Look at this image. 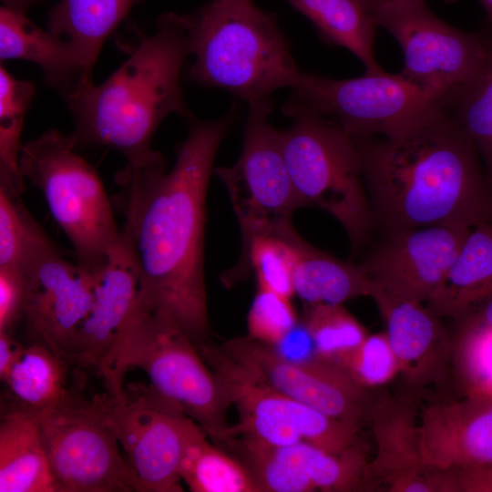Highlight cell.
Listing matches in <instances>:
<instances>
[{"label":"cell","mask_w":492,"mask_h":492,"mask_svg":"<svg viewBox=\"0 0 492 492\" xmlns=\"http://www.w3.org/2000/svg\"><path fill=\"white\" fill-rule=\"evenodd\" d=\"M231 114L190 120L187 138L166 162L116 175L119 204L140 274V307L174 323L195 343L210 330L204 280L206 194L213 161Z\"/></svg>","instance_id":"cell-1"},{"label":"cell","mask_w":492,"mask_h":492,"mask_svg":"<svg viewBox=\"0 0 492 492\" xmlns=\"http://www.w3.org/2000/svg\"><path fill=\"white\" fill-rule=\"evenodd\" d=\"M354 139L373 223L384 236L491 219L476 148L448 108L394 137Z\"/></svg>","instance_id":"cell-2"},{"label":"cell","mask_w":492,"mask_h":492,"mask_svg":"<svg viewBox=\"0 0 492 492\" xmlns=\"http://www.w3.org/2000/svg\"><path fill=\"white\" fill-rule=\"evenodd\" d=\"M189 55L179 15L159 19L158 32L140 36L129 57L102 84L78 82L64 97L74 115L77 145L112 148L127 165L143 168L165 161L152 149L160 122L177 113L190 118L179 84Z\"/></svg>","instance_id":"cell-3"},{"label":"cell","mask_w":492,"mask_h":492,"mask_svg":"<svg viewBox=\"0 0 492 492\" xmlns=\"http://www.w3.org/2000/svg\"><path fill=\"white\" fill-rule=\"evenodd\" d=\"M190 80L222 88L249 106L272 100L280 88L294 89L302 77L277 17L252 0H211L179 15Z\"/></svg>","instance_id":"cell-4"},{"label":"cell","mask_w":492,"mask_h":492,"mask_svg":"<svg viewBox=\"0 0 492 492\" xmlns=\"http://www.w3.org/2000/svg\"><path fill=\"white\" fill-rule=\"evenodd\" d=\"M142 369L151 385L178 404L213 440L225 443L232 405L220 379L200 355L196 343L166 319L137 311L117 346L107 393L123 394V377L129 367Z\"/></svg>","instance_id":"cell-5"},{"label":"cell","mask_w":492,"mask_h":492,"mask_svg":"<svg viewBox=\"0 0 492 492\" xmlns=\"http://www.w3.org/2000/svg\"><path fill=\"white\" fill-rule=\"evenodd\" d=\"M283 112L293 121L281 131L282 153L302 206L330 213L359 250L374 223L355 140L296 96Z\"/></svg>","instance_id":"cell-6"},{"label":"cell","mask_w":492,"mask_h":492,"mask_svg":"<svg viewBox=\"0 0 492 492\" xmlns=\"http://www.w3.org/2000/svg\"><path fill=\"white\" fill-rule=\"evenodd\" d=\"M77 146L71 135L50 129L23 144L19 169L24 179L42 191L74 249L77 262L95 270L120 231L99 176L76 152Z\"/></svg>","instance_id":"cell-7"},{"label":"cell","mask_w":492,"mask_h":492,"mask_svg":"<svg viewBox=\"0 0 492 492\" xmlns=\"http://www.w3.org/2000/svg\"><path fill=\"white\" fill-rule=\"evenodd\" d=\"M368 12L401 46L405 63L400 74L447 106L487 65L491 42L446 24L424 0L391 1Z\"/></svg>","instance_id":"cell-8"},{"label":"cell","mask_w":492,"mask_h":492,"mask_svg":"<svg viewBox=\"0 0 492 492\" xmlns=\"http://www.w3.org/2000/svg\"><path fill=\"white\" fill-rule=\"evenodd\" d=\"M91 400L127 454L143 492H179V466L188 438L198 425L151 384L130 383L123 394Z\"/></svg>","instance_id":"cell-9"},{"label":"cell","mask_w":492,"mask_h":492,"mask_svg":"<svg viewBox=\"0 0 492 492\" xmlns=\"http://www.w3.org/2000/svg\"><path fill=\"white\" fill-rule=\"evenodd\" d=\"M36 417L57 492H143L91 399L74 393Z\"/></svg>","instance_id":"cell-10"},{"label":"cell","mask_w":492,"mask_h":492,"mask_svg":"<svg viewBox=\"0 0 492 492\" xmlns=\"http://www.w3.org/2000/svg\"><path fill=\"white\" fill-rule=\"evenodd\" d=\"M249 107L239 159L214 170L228 190L238 219L241 250L257 236L280 234L292 228V214L303 207L284 159L281 130L269 122L272 101Z\"/></svg>","instance_id":"cell-11"},{"label":"cell","mask_w":492,"mask_h":492,"mask_svg":"<svg viewBox=\"0 0 492 492\" xmlns=\"http://www.w3.org/2000/svg\"><path fill=\"white\" fill-rule=\"evenodd\" d=\"M321 115H329L352 138L394 137L447 104L400 73H364L332 79L302 72L293 89Z\"/></svg>","instance_id":"cell-12"},{"label":"cell","mask_w":492,"mask_h":492,"mask_svg":"<svg viewBox=\"0 0 492 492\" xmlns=\"http://www.w3.org/2000/svg\"><path fill=\"white\" fill-rule=\"evenodd\" d=\"M257 379L293 400L361 426L374 395L340 365L317 356L293 359L249 335L220 345Z\"/></svg>","instance_id":"cell-13"},{"label":"cell","mask_w":492,"mask_h":492,"mask_svg":"<svg viewBox=\"0 0 492 492\" xmlns=\"http://www.w3.org/2000/svg\"><path fill=\"white\" fill-rule=\"evenodd\" d=\"M24 320L36 341L68 362L74 339L93 302V270L66 260L56 245L44 248L23 268Z\"/></svg>","instance_id":"cell-14"},{"label":"cell","mask_w":492,"mask_h":492,"mask_svg":"<svg viewBox=\"0 0 492 492\" xmlns=\"http://www.w3.org/2000/svg\"><path fill=\"white\" fill-rule=\"evenodd\" d=\"M93 302L72 343L68 363L108 379L117 346L140 308V274L121 232L105 261L93 270Z\"/></svg>","instance_id":"cell-15"},{"label":"cell","mask_w":492,"mask_h":492,"mask_svg":"<svg viewBox=\"0 0 492 492\" xmlns=\"http://www.w3.org/2000/svg\"><path fill=\"white\" fill-rule=\"evenodd\" d=\"M471 229L438 225L394 233L361 264L384 295L425 303L446 276Z\"/></svg>","instance_id":"cell-16"},{"label":"cell","mask_w":492,"mask_h":492,"mask_svg":"<svg viewBox=\"0 0 492 492\" xmlns=\"http://www.w3.org/2000/svg\"><path fill=\"white\" fill-rule=\"evenodd\" d=\"M409 390L397 395H374L368 421L376 453L366 468L369 491L384 487L389 492H433L420 455L419 395Z\"/></svg>","instance_id":"cell-17"},{"label":"cell","mask_w":492,"mask_h":492,"mask_svg":"<svg viewBox=\"0 0 492 492\" xmlns=\"http://www.w3.org/2000/svg\"><path fill=\"white\" fill-rule=\"evenodd\" d=\"M196 344L238 410L240 420L231 426L230 438L240 436L272 446L302 441L298 431L302 403L257 379L220 346L206 342Z\"/></svg>","instance_id":"cell-18"},{"label":"cell","mask_w":492,"mask_h":492,"mask_svg":"<svg viewBox=\"0 0 492 492\" xmlns=\"http://www.w3.org/2000/svg\"><path fill=\"white\" fill-rule=\"evenodd\" d=\"M418 432L425 468L492 465V396L420 406Z\"/></svg>","instance_id":"cell-19"},{"label":"cell","mask_w":492,"mask_h":492,"mask_svg":"<svg viewBox=\"0 0 492 492\" xmlns=\"http://www.w3.org/2000/svg\"><path fill=\"white\" fill-rule=\"evenodd\" d=\"M373 300L408 388L418 392L445 382L453 364V336L442 318L423 302L394 299L381 292Z\"/></svg>","instance_id":"cell-20"},{"label":"cell","mask_w":492,"mask_h":492,"mask_svg":"<svg viewBox=\"0 0 492 492\" xmlns=\"http://www.w3.org/2000/svg\"><path fill=\"white\" fill-rule=\"evenodd\" d=\"M26 9L2 5L0 9V58L26 59L37 64L46 82L70 93L85 78L81 59L69 40L37 27Z\"/></svg>","instance_id":"cell-21"},{"label":"cell","mask_w":492,"mask_h":492,"mask_svg":"<svg viewBox=\"0 0 492 492\" xmlns=\"http://www.w3.org/2000/svg\"><path fill=\"white\" fill-rule=\"evenodd\" d=\"M492 298V219L473 227L446 276L425 302L440 318L458 320Z\"/></svg>","instance_id":"cell-22"},{"label":"cell","mask_w":492,"mask_h":492,"mask_svg":"<svg viewBox=\"0 0 492 492\" xmlns=\"http://www.w3.org/2000/svg\"><path fill=\"white\" fill-rule=\"evenodd\" d=\"M68 364L39 341L22 344L1 378L9 400L6 410L37 415L63 404L74 394L67 387Z\"/></svg>","instance_id":"cell-23"},{"label":"cell","mask_w":492,"mask_h":492,"mask_svg":"<svg viewBox=\"0 0 492 492\" xmlns=\"http://www.w3.org/2000/svg\"><path fill=\"white\" fill-rule=\"evenodd\" d=\"M0 492H57L36 415L15 410L2 415Z\"/></svg>","instance_id":"cell-24"},{"label":"cell","mask_w":492,"mask_h":492,"mask_svg":"<svg viewBox=\"0 0 492 492\" xmlns=\"http://www.w3.org/2000/svg\"><path fill=\"white\" fill-rule=\"evenodd\" d=\"M294 293L307 304L337 303L362 296L372 299L378 289L361 263L340 260L295 235Z\"/></svg>","instance_id":"cell-25"},{"label":"cell","mask_w":492,"mask_h":492,"mask_svg":"<svg viewBox=\"0 0 492 492\" xmlns=\"http://www.w3.org/2000/svg\"><path fill=\"white\" fill-rule=\"evenodd\" d=\"M139 0H59L48 14L47 29L66 36L82 62L85 78L92 70L103 43Z\"/></svg>","instance_id":"cell-26"},{"label":"cell","mask_w":492,"mask_h":492,"mask_svg":"<svg viewBox=\"0 0 492 492\" xmlns=\"http://www.w3.org/2000/svg\"><path fill=\"white\" fill-rule=\"evenodd\" d=\"M305 15L329 45L342 46L364 66L365 73L383 68L374 53L376 24L358 0H286Z\"/></svg>","instance_id":"cell-27"},{"label":"cell","mask_w":492,"mask_h":492,"mask_svg":"<svg viewBox=\"0 0 492 492\" xmlns=\"http://www.w3.org/2000/svg\"><path fill=\"white\" fill-rule=\"evenodd\" d=\"M196 425L186 443L179 474L193 492H258L248 469L239 460L210 444Z\"/></svg>","instance_id":"cell-28"},{"label":"cell","mask_w":492,"mask_h":492,"mask_svg":"<svg viewBox=\"0 0 492 492\" xmlns=\"http://www.w3.org/2000/svg\"><path fill=\"white\" fill-rule=\"evenodd\" d=\"M277 447L315 489L333 492L367 490L369 461L356 445L340 453L328 452L304 441Z\"/></svg>","instance_id":"cell-29"},{"label":"cell","mask_w":492,"mask_h":492,"mask_svg":"<svg viewBox=\"0 0 492 492\" xmlns=\"http://www.w3.org/2000/svg\"><path fill=\"white\" fill-rule=\"evenodd\" d=\"M35 94V85L17 80L0 67V190L12 197L25 191L19 169L23 144L20 138L26 112Z\"/></svg>","instance_id":"cell-30"},{"label":"cell","mask_w":492,"mask_h":492,"mask_svg":"<svg viewBox=\"0 0 492 492\" xmlns=\"http://www.w3.org/2000/svg\"><path fill=\"white\" fill-rule=\"evenodd\" d=\"M292 227L280 234H264L253 238L241 250L237 265L226 277L237 280L249 271L255 273L258 288L292 298L294 294L296 249Z\"/></svg>","instance_id":"cell-31"},{"label":"cell","mask_w":492,"mask_h":492,"mask_svg":"<svg viewBox=\"0 0 492 492\" xmlns=\"http://www.w3.org/2000/svg\"><path fill=\"white\" fill-rule=\"evenodd\" d=\"M302 324L313 344L314 356L336 363L368 335L342 304H307Z\"/></svg>","instance_id":"cell-32"},{"label":"cell","mask_w":492,"mask_h":492,"mask_svg":"<svg viewBox=\"0 0 492 492\" xmlns=\"http://www.w3.org/2000/svg\"><path fill=\"white\" fill-rule=\"evenodd\" d=\"M453 364L468 395L492 396V329L472 313L458 319Z\"/></svg>","instance_id":"cell-33"},{"label":"cell","mask_w":492,"mask_h":492,"mask_svg":"<svg viewBox=\"0 0 492 492\" xmlns=\"http://www.w3.org/2000/svg\"><path fill=\"white\" fill-rule=\"evenodd\" d=\"M54 244L20 197L0 190V268L23 271L32 255Z\"/></svg>","instance_id":"cell-34"},{"label":"cell","mask_w":492,"mask_h":492,"mask_svg":"<svg viewBox=\"0 0 492 492\" xmlns=\"http://www.w3.org/2000/svg\"><path fill=\"white\" fill-rule=\"evenodd\" d=\"M448 108L479 149L492 174V42L483 72Z\"/></svg>","instance_id":"cell-35"},{"label":"cell","mask_w":492,"mask_h":492,"mask_svg":"<svg viewBox=\"0 0 492 492\" xmlns=\"http://www.w3.org/2000/svg\"><path fill=\"white\" fill-rule=\"evenodd\" d=\"M335 364L368 389L387 384L399 373L396 357L385 333L368 334Z\"/></svg>","instance_id":"cell-36"},{"label":"cell","mask_w":492,"mask_h":492,"mask_svg":"<svg viewBox=\"0 0 492 492\" xmlns=\"http://www.w3.org/2000/svg\"><path fill=\"white\" fill-rule=\"evenodd\" d=\"M298 323L291 298L258 288L247 317L250 337L277 346Z\"/></svg>","instance_id":"cell-37"},{"label":"cell","mask_w":492,"mask_h":492,"mask_svg":"<svg viewBox=\"0 0 492 492\" xmlns=\"http://www.w3.org/2000/svg\"><path fill=\"white\" fill-rule=\"evenodd\" d=\"M428 477L434 492H492V465L429 469Z\"/></svg>","instance_id":"cell-38"},{"label":"cell","mask_w":492,"mask_h":492,"mask_svg":"<svg viewBox=\"0 0 492 492\" xmlns=\"http://www.w3.org/2000/svg\"><path fill=\"white\" fill-rule=\"evenodd\" d=\"M26 295L24 272L0 268V332L13 333L16 324L24 319Z\"/></svg>","instance_id":"cell-39"},{"label":"cell","mask_w":492,"mask_h":492,"mask_svg":"<svg viewBox=\"0 0 492 492\" xmlns=\"http://www.w3.org/2000/svg\"><path fill=\"white\" fill-rule=\"evenodd\" d=\"M21 345L13 333L0 332V379L6 374Z\"/></svg>","instance_id":"cell-40"},{"label":"cell","mask_w":492,"mask_h":492,"mask_svg":"<svg viewBox=\"0 0 492 492\" xmlns=\"http://www.w3.org/2000/svg\"><path fill=\"white\" fill-rule=\"evenodd\" d=\"M484 324L492 329V298L481 304L477 312H471Z\"/></svg>","instance_id":"cell-41"},{"label":"cell","mask_w":492,"mask_h":492,"mask_svg":"<svg viewBox=\"0 0 492 492\" xmlns=\"http://www.w3.org/2000/svg\"><path fill=\"white\" fill-rule=\"evenodd\" d=\"M41 0H2L3 5L12 6V7H18L26 9L33 5L34 3H36Z\"/></svg>","instance_id":"cell-42"},{"label":"cell","mask_w":492,"mask_h":492,"mask_svg":"<svg viewBox=\"0 0 492 492\" xmlns=\"http://www.w3.org/2000/svg\"><path fill=\"white\" fill-rule=\"evenodd\" d=\"M358 1L364 6V8L367 11H369L370 9H372L373 7L378 5L384 4L391 1H395V0H358Z\"/></svg>","instance_id":"cell-43"},{"label":"cell","mask_w":492,"mask_h":492,"mask_svg":"<svg viewBox=\"0 0 492 492\" xmlns=\"http://www.w3.org/2000/svg\"><path fill=\"white\" fill-rule=\"evenodd\" d=\"M486 10L489 20L492 23V0H478Z\"/></svg>","instance_id":"cell-44"}]
</instances>
